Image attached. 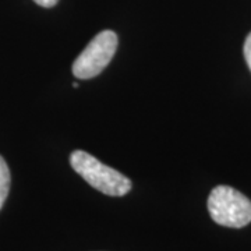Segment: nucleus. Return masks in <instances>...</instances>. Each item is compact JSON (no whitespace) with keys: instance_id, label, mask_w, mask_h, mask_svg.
Returning <instances> with one entry per match:
<instances>
[{"instance_id":"6","label":"nucleus","mask_w":251,"mask_h":251,"mask_svg":"<svg viewBox=\"0 0 251 251\" xmlns=\"http://www.w3.org/2000/svg\"><path fill=\"white\" fill-rule=\"evenodd\" d=\"M34 1L36 4L42 6V7H53L59 0H34Z\"/></svg>"},{"instance_id":"5","label":"nucleus","mask_w":251,"mask_h":251,"mask_svg":"<svg viewBox=\"0 0 251 251\" xmlns=\"http://www.w3.org/2000/svg\"><path fill=\"white\" fill-rule=\"evenodd\" d=\"M244 57H246L249 69L251 70V32L246 38V42H244Z\"/></svg>"},{"instance_id":"2","label":"nucleus","mask_w":251,"mask_h":251,"mask_svg":"<svg viewBox=\"0 0 251 251\" xmlns=\"http://www.w3.org/2000/svg\"><path fill=\"white\" fill-rule=\"evenodd\" d=\"M209 215L221 226L244 227L251 222V201L229 186H218L208 197Z\"/></svg>"},{"instance_id":"1","label":"nucleus","mask_w":251,"mask_h":251,"mask_svg":"<svg viewBox=\"0 0 251 251\" xmlns=\"http://www.w3.org/2000/svg\"><path fill=\"white\" fill-rule=\"evenodd\" d=\"M70 165L90 186L106 196L122 197L131 190V180L85 151H74L70 156Z\"/></svg>"},{"instance_id":"3","label":"nucleus","mask_w":251,"mask_h":251,"mask_svg":"<svg viewBox=\"0 0 251 251\" xmlns=\"http://www.w3.org/2000/svg\"><path fill=\"white\" fill-rule=\"evenodd\" d=\"M119 39L113 31H102L87 45L73 63V74L80 80L97 77L115 56Z\"/></svg>"},{"instance_id":"4","label":"nucleus","mask_w":251,"mask_h":251,"mask_svg":"<svg viewBox=\"0 0 251 251\" xmlns=\"http://www.w3.org/2000/svg\"><path fill=\"white\" fill-rule=\"evenodd\" d=\"M10 190V171L6 161L0 156V209L9 196Z\"/></svg>"}]
</instances>
